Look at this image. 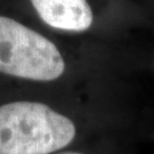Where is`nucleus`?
Masks as SVG:
<instances>
[{
	"label": "nucleus",
	"instance_id": "nucleus-4",
	"mask_svg": "<svg viewBox=\"0 0 154 154\" xmlns=\"http://www.w3.org/2000/svg\"><path fill=\"white\" fill-rule=\"evenodd\" d=\"M56 154H83L81 152H77V151H63V152H60V153Z\"/></svg>",
	"mask_w": 154,
	"mask_h": 154
},
{
	"label": "nucleus",
	"instance_id": "nucleus-1",
	"mask_svg": "<svg viewBox=\"0 0 154 154\" xmlns=\"http://www.w3.org/2000/svg\"><path fill=\"white\" fill-rule=\"evenodd\" d=\"M77 136V123L46 103H0V154H56Z\"/></svg>",
	"mask_w": 154,
	"mask_h": 154
},
{
	"label": "nucleus",
	"instance_id": "nucleus-3",
	"mask_svg": "<svg viewBox=\"0 0 154 154\" xmlns=\"http://www.w3.org/2000/svg\"><path fill=\"white\" fill-rule=\"evenodd\" d=\"M39 18L48 26L67 32H83L94 24L88 0H30Z\"/></svg>",
	"mask_w": 154,
	"mask_h": 154
},
{
	"label": "nucleus",
	"instance_id": "nucleus-2",
	"mask_svg": "<svg viewBox=\"0 0 154 154\" xmlns=\"http://www.w3.org/2000/svg\"><path fill=\"white\" fill-rule=\"evenodd\" d=\"M66 66L54 41L24 23L0 14V75L51 82L65 74Z\"/></svg>",
	"mask_w": 154,
	"mask_h": 154
}]
</instances>
